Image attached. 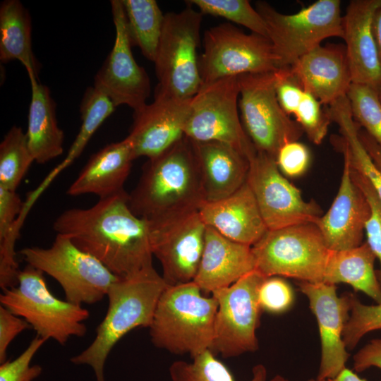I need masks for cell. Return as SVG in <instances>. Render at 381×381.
Here are the masks:
<instances>
[{"instance_id": "obj_31", "label": "cell", "mask_w": 381, "mask_h": 381, "mask_svg": "<svg viewBox=\"0 0 381 381\" xmlns=\"http://www.w3.org/2000/svg\"><path fill=\"white\" fill-rule=\"evenodd\" d=\"M132 46L138 47L148 60L155 61L164 16L155 0H121Z\"/></svg>"}, {"instance_id": "obj_28", "label": "cell", "mask_w": 381, "mask_h": 381, "mask_svg": "<svg viewBox=\"0 0 381 381\" xmlns=\"http://www.w3.org/2000/svg\"><path fill=\"white\" fill-rule=\"evenodd\" d=\"M13 60L37 76L40 65L32 51L30 13L20 1L6 0L0 5V61Z\"/></svg>"}, {"instance_id": "obj_24", "label": "cell", "mask_w": 381, "mask_h": 381, "mask_svg": "<svg viewBox=\"0 0 381 381\" xmlns=\"http://www.w3.org/2000/svg\"><path fill=\"white\" fill-rule=\"evenodd\" d=\"M190 141L206 202L224 198L246 182L249 159L241 152L223 143Z\"/></svg>"}, {"instance_id": "obj_32", "label": "cell", "mask_w": 381, "mask_h": 381, "mask_svg": "<svg viewBox=\"0 0 381 381\" xmlns=\"http://www.w3.org/2000/svg\"><path fill=\"white\" fill-rule=\"evenodd\" d=\"M23 203L16 190L0 187V287L3 291L18 284L20 270L15 245L20 234L17 221Z\"/></svg>"}, {"instance_id": "obj_48", "label": "cell", "mask_w": 381, "mask_h": 381, "mask_svg": "<svg viewBox=\"0 0 381 381\" xmlns=\"http://www.w3.org/2000/svg\"><path fill=\"white\" fill-rule=\"evenodd\" d=\"M374 32L381 59V8L377 11L374 18ZM380 99L381 101V90L380 92Z\"/></svg>"}, {"instance_id": "obj_38", "label": "cell", "mask_w": 381, "mask_h": 381, "mask_svg": "<svg viewBox=\"0 0 381 381\" xmlns=\"http://www.w3.org/2000/svg\"><path fill=\"white\" fill-rule=\"evenodd\" d=\"M308 139L315 145L322 143L332 122L325 109L312 94L304 91L301 102L294 114Z\"/></svg>"}, {"instance_id": "obj_49", "label": "cell", "mask_w": 381, "mask_h": 381, "mask_svg": "<svg viewBox=\"0 0 381 381\" xmlns=\"http://www.w3.org/2000/svg\"><path fill=\"white\" fill-rule=\"evenodd\" d=\"M270 381H291V380H289L280 375H277L274 377H273L270 380Z\"/></svg>"}, {"instance_id": "obj_8", "label": "cell", "mask_w": 381, "mask_h": 381, "mask_svg": "<svg viewBox=\"0 0 381 381\" xmlns=\"http://www.w3.org/2000/svg\"><path fill=\"white\" fill-rule=\"evenodd\" d=\"M255 270L265 277L321 282L330 250L315 223L267 230L252 246Z\"/></svg>"}, {"instance_id": "obj_40", "label": "cell", "mask_w": 381, "mask_h": 381, "mask_svg": "<svg viewBox=\"0 0 381 381\" xmlns=\"http://www.w3.org/2000/svg\"><path fill=\"white\" fill-rule=\"evenodd\" d=\"M46 341L37 335L18 357L1 363L0 381H33L37 378L42 373V368L40 365H31V361Z\"/></svg>"}, {"instance_id": "obj_27", "label": "cell", "mask_w": 381, "mask_h": 381, "mask_svg": "<svg viewBox=\"0 0 381 381\" xmlns=\"http://www.w3.org/2000/svg\"><path fill=\"white\" fill-rule=\"evenodd\" d=\"M376 257L365 242L341 250H330L322 282L345 283L381 303V286L374 269Z\"/></svg>"}, {"instance_id": "obj_9", "label": "cell", "mask_w": 381, "mask_h": 381, "mask_svg": "<svg viewBox=\"0 0 381 381\" xmlns=\"http://www.w3.org/2000/svg\"><path fill=\"white\" fill-rule=\"evenodd\" d=\"M20 253L27 265L58 282L66 301L80 306L100 301L119 277L95 256L59 234L49 248L27 247Z\"/></svg>"}, {"instance_id": "obj_37", "label": "cell", "mask_w": 381, "mask_h": 381, "mask_svg": "<svg viewBox=\"0 0 381 381\" xmlns=\"http://www.w3.org/2000/svg\"><path fill=\"white\" fill-rule=\"evenodd\" d=\"M350 312L343 340L346 349L353 350L364 335L381 329V303L365 305L352 294Z\"/></svg>"}, {"instance_id": "obj_26", "label": "cell", "mask_w": 381, "mask_h": 381, "mask_svg": "<svg viewBox=\"0 0 381 381\" xmlns=\"http://www.w3.org/2000/svg\"><path fill=\"white\" fill-rule=\"evenodd\" d=\"M31 86L26 135L35 162L44 164L64 152V131L58 125L56 103L48 87L42 85L34 73H28Z\"/></svg>"}, {"instance_id": "obj_11", "label": "cell", "mask_w": 381, "mask_h": 381, "mask_svg": "<svg viewBox=\"0 0 381 381\" xmlns=\"http://www.w3.org/2000/svg\"><path fill=\"white\" fill-rule=\"evenodd\" d=\"M203 45V52L199 56L202 84L277 69L270 40L253 32L245 33L231 23H221L207 30Z\"/></svg>"}, {"instance_id": "obj_18", "label": "cell", "mask_w": 381, "mask_h": 381, "mask_svg": "<svg viewBox=\"0 0 381 381\" xmlns=\"http://www.w3.org/2000/svg\"><path fill=\"white\" fill-rule=\"evenodd\" d=\"M190 99L174 97L155 90V99L133 111V121L127 136L134 159L152 158L184 136Z\"/></svg>"}, {"instance_id": "obj_41", "label": "cell", "mask_w": 381, "mask_h": 381, "mask_svg": "<svg viewBox=\"0 0 381 381\" xmlns=\"http://www.w3.org/2000/svg\"><path fill=\"white\" fill-rule=\"evenodd\" d=\"M258 301L262 310L280 314L291 308L294 293L290 284L283 279L279 277H267L260 286Z\"/></svg>"}, {"instance_id": "obj_30", "label": "cell", "mask_w": 381, "mask_h": 381, "mask_svg": "<svg viewBox=\"0 0 381 381\" xmlns=\"http://www.w3.org/2000/svg\"><path fill=\"white\" fill-rule=\"evenodd\" d=\"M115 107L107 97L94 87H89L86 89L80 106L82 123L79 132L65 159L50 172L39 187L31 193L35 199H37L62 170L79 157L91 137L102 123L114 112Z\"/></svg>"}, {"instance_id": "obj_39", "label": "cell", "mask_w": 381, "mask_h": 381, "mask_svg": "<svg viewBox=\"0 0 381 381\" xmlns=\"http://www.w3.org/2000/svg\"><path fill=\"white\" fill-rule=\"evenodd\" d=\"M351 174L363 193L370 206V213L365 223L364 231L367 238L366 243L380 262V268L377 276L381 286V201L371 185L351 166Z\"/></svg>"}, {"instance_id": "obj_22", "label": "cell", "mask_w": 381, "mask_h": 381, "mask_svg": "<svg viewBox=\"0 0 381 381\" xmlns=\"http://www.w3.org/2000/svg\"><path fill=\"white\" fill-rule=\"evenodd\" d=\"M207 226L238 243L253 246L268 230L247 182L221 200L205 202L198 210Z\"/></svg>"}, {"instance_id": "obj_5", "label": "cell", "mask_w": 381, "mask_h": 381, "mask_svg": "<svg viewBox=\"0 0 381 381\" xmlns=\"http://www.w3.org/2000/svg\"><path fill=\"white\" fill-rule=\"evenodd\" d=\"M0 303L47 341L52 339L65 345L71 337H83L87 332L83 322L90 317L89 311L53 295L44 273L31 265L20 270L18 284L3 291Z\"/></svg>"}, {"instance_id": "obj_34", "label": "cell", "mask_w": 381, "mask_h": 381, "mask_svg": "<svg viewBox=\"0 0 381 381\" xmlns=\"http://www.w3.org/2000/svg\"><path fill=\"white\" fill-rule=\"evenodd\" d=\"M172 381H235L228 368L207 349L193 358L192 362L177 361L169 368ZM267 370L263 365L253 368L250 381H266Z\"/></svg>"}, {"instance_id": "obj_25", "label": "cell", "mask_w": 381, "mask_h": 381, "mask_svg": "<svg viewBox=\"0 0 381 381\" xmlns=\"http://www.w3.org/2000/svg\"><path fill=\"white\" fill-rule=\"evenodd\" d=\"M131 141L126 137L109 144L92 155L67 190L71 196L95 194L99 199L124 191L134 160Z\"/></svg>"}, {"instance_id": "obj_36", "label": "cell", "mask_w": 381, "mask_h": 381, "mask_svg": "<svg viewBox=\"0 0 381 381\" xmlns=\"http://www.w3.org/2000/svg\"><path fill=\"white\" fill-rule=\"evenodd\" d=\"M355 121L363 126L381 147V101L379 92L363 85L352 83L346 95Z\"/></svg>"}, {"instance_id": "obj_7", "label": "cell", "mask_w": 381, "mask_h": 381, "mask_svg": "<svg viewBox=\"0 0 381 381\" xmlns=\"http://www.w3.org/2000/svg\"><path fill=\"white\" fill-rule=\"evenodd\" d=\"M255 6L265 22L277 68L291 66L325 39L343 38L339 0H318L291 14L282 13L265 1Z\"/></svg>"}, {"instance_id": "obj_3", "label": "cell", "mask_w": 381, "mask_h": 381, "mask_svg": "<svg viewBox=\"0 0 381 381\" xmlns=\"http://www.w3.org/2000/svg\"><path fill=\"white\" fill-rule=\"evenodd\" d=\"M168 285L150 267L133 275L119 277L107 296V313L97 326L92 342L80 353L72 357L75 365H88L96 381H106L104 365L117 342L137 327H150L159 298Z\"/></svg>"}, {"instance_id": "obj_35", "label": "cell", "mask_w": 381, "mask_h": 381, "mask_svg": "<svg viewBox=\"0 0 381 381\" xmlns=\"http://www.w3.org/2000/svg\"><path fill=\"white\" fill-rule=\"evenodd\" d=\"M186 4L202 14L222 17L248 28L251 32L267 37L265 22L248 0H189Z\"/></svg>"}, {"instance_id": "obj_14", "label": "cell", "mask_w": 381, "mask_h": 381, "mask_svg": "<svg viewBox=\"0 0 381 381\" xmlns=\"http://www.w3.org/2000/svg\"><path fill=\"white\" fill-rule=\"evenodd\" d=\"M153 256L168 286L193 282L202 257L206 232L198 210L146 219Z\"/></svg>"}, {"instance_id": "obj_1", "label": "cell", "mask_w": 381, "mask_h": 381, "mask_svg": "<svg viewBox=\"0 0 381 381\" xmlns=\"http://www.w3.org/2000/svg\"><path fill=\"white\" fill-rule=\"evenodd\" d=\"M53 228L119 277L153 266L147 221L133 212L125 190L89 208L63 212Z\"/></svg>"}, {"instance_id": "obj_29", "label": "cell", "mask_w": 381, "mask_h": 381, "mask_svg": "<svg viewBox=\"0 0 381 381\" xmlns=\"http://www.w3.org/2000/svg\"><path fill=\"white\" fill-rule=\"evenodd\" d=\"M325 109L331 121L339 126L341 135L337 140L339 150L346 152L351 167L371 185L381 201V170L360 138V126L353 118L347 97L339 99Z\"/></svg>"}, {"instance_id": "obj_4", "label": "cell", "mask_w": 381, "mask_h": 381, "mask_svg": "<svg viewBox=\"0 0 381 381\" xmlns=\"http://www.w3.org/2000/svg\"><path fill=\"white\" fill-rule=\"evenodd\" d=\"M201 291L193 282L166 287L149 327L155 346L192 358L211 349L218 304Z\"/></svg>"}, {"instance_id": "obj_2", "label": "cell", "mask_w": 381, "mask_h": 381, "mask_svg": "<svg viewBox=\"0 0 381 381\" xmlns=\"http://www.w3.org/2000/svg\"><path fill=\"white\" fill-rule=\"evenodd\" d=\"M205 202L192 143L185 135L147 159L128 194L133 212L145 219L198 210Z\"/></svg>"}, {"instance_id": "obj_20", "label": "cell", "mask_w": 381, "mask_h": 381, "mask_svg": "<svg viewBox=\"0 0 381 381\" xmlns=\"http://www.w3.org/2000/svg\"><path fill=\"white\" fill-rule=\"evenodd\" d=\"M337 193L328 211L318 220L319 228L330 250H341L361 245L365 226L370 216L368 202L351 174L346 152Z\"/></svg>"}, {"instance_id": "obj_19", "label": "cell", "mask_w": 381, "mask_h": 381, "mask_svg": "<svg viewBox=\"0 0 381 381\" xmlns=\"http://www.w3.org/2000/svg\"><path fill=\"white\" fill-rule=\"evenodd\" d=\"M381 0H351L342 17L343 40L352 83L381 90V59L374 18Z\"/></svg>"}, {"instance_id": "obj_17", "label": "cell", "mask_w": 381, "mask_h": 381, "mask_svg": "<svg viewBox=\"0 0 381 381\" xmlns=\"http://www.w3.org/2000/svg\"><path fill=\"white\" fill-rule=\"evenodd\" d=\"M318 322L321 356L317 378H333L344 368L349 357L343 333L349 318L352 294L339 296L335 284L299 282Z\"/></svg>"}, {"instance_id": "obj_44", "label": "cell", "mask_w": 381, "mask_h": 381, "mask_svg": "<svg viewBox=\"0 0 381 381\" xmlns=\"http://www.w3.org/2000/svg\"><path fill=\"white\" fill-rule=\"evenodd\" d=\"M30 325L23 318L0 306V363L6 358V351L11 341Z\"/></svg>"}, {"instance_id": "obj_13", "label": "cell", "mask_w": 381, "mask_h": 381, "mask_svg": "<svg viewBox=\"0 0 381 381\" xmlns=\"http://www.w3.org/2000/svg\"><path fill=\"white\" fill-rule=\"evenodd\" d=\"M266 278L255 270L212 293L218 304L210 349L214 353L231 358L258 349L256 330L262 310L258 290Z\"/></svg>"}, {"instance_id": "obj_15", "label": "cell", "mask_w": 381, "mask_h": 381, "mask_svg": "<svg viewBox=\"0 0 381 381\" xmlns=\"http://www.w3.org/2000/svg\"><path fill=\"white\" fill-rule=\"evenodd\" d=\"M246 182L268 230L316 224L322 215L320 207L306 200L279 171L275 158L266 153L257 151L249 159Z\"/></svg>"}, {"instance_id": "obj_43", "label": "cell", "mask_w": 381, "mask_h": 381, "mask_svg": "<svg viewBox=\"0 0 381 381\" xmlns=\"http://www.w3.org/2000/svg\"><path fill=\"white\" fill-rule=\"evenodd\" d=\"M274 75L275 90L279 103L289 116L294 114L301 102L304 90L289 66L277 68Z\"/></svg>"}, {"instance_id": "obj_23", "label": "cell", "mask_w": 381, "mask_h": 381, "mask_svg": "<svg viewBox=\"0 0 381 381\" xmlns=\"http://www.w3.org/2000/svg\"><path fill=\"white\" fill-rule=\"evenodd\" d=\"M255 267L252 246L232 241L207 226L202 257L193 282L202 291L212 293L231 286Z\"/></svg>"}, {"instance_id": "obj_46", "label": "cell", "mask_w": 381, "mask_h": 381, "mask_svg": "<svg viewBox=\"0 0 381 381\" xmlns=\"http://www.w3.org/2000/svg\"><path fill=\"white\" fill-rule=\"evenodd\" d=\"M360 138L377 167L381 170V147L365 132L359 131Z\"/></svg>"}, {"instance_id": "obj_33", "label": "cell", "mask_w": 381, "mask_h": 381, "mask_svg": "<svg viewBox=\"0 0 381 381\" xmlns=\"http://www.w3.org/2000/svg\"><path fill=\"white\" fill-rule=\"evenodd\" d=\"M33 162L26 133L12 126L0 144V187L16 190Z\"/></svg>"}, {"instance_id": "obj_16", "label": "cell", "mask_w": 381, "mask_h": 381, "mask_svg": "<svg viewBox=\"0 0 381 381\" xmlns=\"http://www.w3.org/2000/svg\"><path fill=\"white\" fill-rule=\"evenodd\" d=\"M115 40L113 47L94 78L93 87L116 107L126 105L133 111L145 106L151 92L150 78L132 52L121 0L110 1Z\"/></svg>"}, {"instance_id": "obj_12", "label": "cell", "mask_w": 381, "mask_h": 381, "mask_svg": "<svg viewBox=\"0 0 381 381\" xmlns=\"http://www.w3.org/2000/svg\"><path fill=\"white\" fill-rule=\"evenodd\" d=\"M274 71L241 75L238 82L243 127L257 151L276 158L282 145L298 140L303 131L279 103Z\"/></svg>"}, {"instance_id": "obj_10", "label": "cell", "mask_w": 381, "mask_h": 381, "mask_svg": "<svg viewBox=\"0 0 381 381\" xmlns=\"http://www.w3.org/2000/svg\"><path fill=\"white\" fill-rule=\"evenodd\" d=\"M238 97V76L202 84L190 99L184 135L196 142L228 144L250 159L257 150L243 127Z\"/></svg>"}, {"instance_id": "obj_21", "label": "cell", "mask_w": 381, "mask_h": 381, "mask_svg": "<svg viewBox=\"0 0 381 381\" xmlns=\"http://www.w3.org/2000/svg\"><path fill=\"white\" fill-rule=\"evenodd\" d=\"M289 67L303 90L325 107L346 96L352 84L343 44L320 45Z\"/></svg>"}, {"instance_id": "obj_47", "label": "cell", "mask_w": 381, "mask_h": 381, "mask_svg": "<svg viewBox=\"0 0 381 381\" xmlns=\"http://www.w3.org/2000/svg\"><path fill=\"white\" fill-rule=\"evenodd\" d=\"M308 381H366L365 379L361 378L353 370L344 368L338 375L333 378L319 379L311 378Z\"/></svg>"}, {"instance_id": "obj_42", "label": "cell", "mask_w": 381, "mask_h": 381, "mask_svg": "<svg viewBox=\"0 0 381 381\" xmlns=\"http://www.w3.org/2000/svg\"><path fill=\"white\" fill-rule=\"evenodd\" d=\"M308 147L297 141L285 143L279 150L276 162L279 171L286 176L295 178L303 174L310 164Z\"/></svg>"}, {"instance_id": "obj_6", "label": "cell", "mask_w": 381, "mask_h": 381, "mask_svg": "<svg viewBox=\"0 0 381 381\" xmlns=\"http://www.w3.org/2000/svg\"><path fill=\"white\" fill-rule=\"evenodd\" d=\"M186 4L179 12L165 13L154 61L155 91L183 99L193 97L202 84L198 54L202 14Z\"/></svg>"}, {"instance_id": "obj_45", "label": "cell", "mask_w": 381, "mask_h": 381, "mask_svg": "<svg viewBox=\"0 0 381 381\" xmlns=\"http://www.w3.org/2000/svg\"><path fill=\"white\" fill-rule=\"evenodd\" d=\"M353 370L363 372L371 367L381 369V339L370 340L353 357Z\"/></svg>"}]
</instances>
